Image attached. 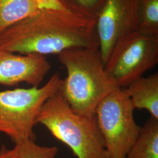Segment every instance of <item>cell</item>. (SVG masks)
Returning a JSON list of instances; mask_svg holds the SVG:
<instances>
[{
	"instance_id": "3",
	"label": "cell",
	"mask_w": 158,
	"mask_h": 158,
	"mask_svg": "<svg viewBox=\"0 0 158 158\" xmlns=\"http://www.w3.org/2000/svg\"><path fill=\"white\" fill-rule=\"evenodd\" d=\"M36 123L44 125L77 158H108L95 115L74 113L59 90L44 104Z\"/></svg>"
},
{
	"instance_id": "7",
	"label": "cell",
	"mask_w": 158,
	"mask_h": 158,
	"mask_svg": "<svg viewBox=\"0 0 158 158\" xmlns=\"http://www.w3.org/2000/svg\"><path fill=\"white\" fill-rule=\"evenodd\" d=\"M138 1H106L97 19L99 50L105 64L119 40L138 29Z\"/></svg>"
},
{
	"instance_id": "13",
	"label": "cell",
	"mask_w": 158,
	"mask_h": 158,
	"mask_svg": "<svg viewBox=\"0 0 158 158\" xmlns=\"http://www.w3.org/2000/svg\"><path fill=\"white\" fill-rule=\"evenodd\" d=\"M16 158H57L58 148L55 146H41L34 139H25L15 143Z\"/></svg>"
},
{
	"instance_id": "12",
	"label": "cell",
	"mask_w": 158,
	"mask_h": 158,
	"mask_svg": "<svg viewBox=\"0 0 158 158\" xmlns=\"http://www.w3.org/2000/svg\"><path fill=\"white\" fill-rule=\"evenodd\" d=\"M138 18L139 30L158 35V0H139Z\"/></svg>"
},
{
	"instance_id": "5",
	"label": "cell",
	"mask_w": 158,
	"mask_h": 158,
	"mask_svg": "<svg viewBox=\"0 0 158 158\" xmlns=\"http://www.w3.org/2000/svg\"><path fill=\"white\" fill-rule=\"evenodd\" d=\"M134 108L124 89H117L99 103L97 123L105 142L108 158H125L139 134Z\"/></svg>"
},
{
	"instance_id": "15",
	"label": "cell",
	"mask_w": 158,
	"mask_h": 158,
	"mask_svg": "<svg viewBox=\"0 0 158 158\" xmlns=\"http://www.w3.org/2000/svg\"><path fill=\"white\" fill-rule=\"evenodd\" d=\"M39 6L40 9L43 8H63L59 0H32Z\"/></svg>"
},
{
	"instance_id": "11",
	"label": "cell",
	"mask_w": 158,
	"mask_h": 158,
	"mask_svg": "<svg viewBox=\"0 0 158 158\" xmlns=\"http://www.w3.org/2000/svg\"><path fill=\"white\" fill-rule=\"evenodd\" d=\"M39 10L32 0H0V34Z\"/></svg>"
},
{
	"instance_id": "10",
	"label": "cell",
	"mask_w": 158,
	"mask_h": 158,
	"mask_svg": "<svg viewBox=\"0 0 158 158\" xmlns=\"http://www.w3.org/2000/svg\"><path fill=\"white\" fill-rule=\"evenodd\" d=\"M125 158H158V119L147 120Z\"/></svg>"
},
{
	"instance_id": "2",
	"label": "cell",
	"mask_w": 158,
	"mask_h": 158,
	"mask_svg": "<svg viewBox=\"0 0 158 158\" xmlns=\"http://www.w3.org/2000/svg\"><path fill=\"white\" fill-rule=\"evenodd\" d=\"M67 75L59 91L74 113L93 115L102 100L118 88L106 71L99 48H73L58 55Z\"/></svg>"
},
{
	"instance_id": "4",
	"label": "cell",
	"mask_w": 158,
	"mask_h": 158,
	"mask_svg": "<svg viewBox=\"0 0 158 158\" xmlns=\"http://www.w3.org/2000/svg\"><path fill=\"white\" fill-rule=\"evenodd\" d=\"M62 81L59 73H55L40 87L0 91V132L14 143L35 140L34 127L40 110L59 89Z\"/></svg>"
},
{
	"instance_id": "8",
	"label": "cell",
	"mask_w": 158,
	"mask_h": 158,
	"mask_svg": "<svg viewBox=\"0 0 158 158\" xmlns=\"http://www.w3.org/2000/svg\"><path fill=\"white\" fill-rule=\"evenodd\" d=\"M51 69L46 56L18 54L0 49V85L13 87L24 83L39 87Z\"/></svg>"
},
{
	"instance_id": "1",
	"label": "cell",
	"mask_w": 158,
	"mask_h": 158,
	"mask_svg": "<svg viewBox=\"0 0 158 158\" xmlns=\"http://www.w3.org/2000/svg\"><path fill=\"white\" fill-rule=\"evenodd\" d=\"M99 48L97 19L64 8L40 9L0 34V49L18 54L59 55Z\"/></svg>"
},
{
	"instance_id": "14",
	"label": "cell",
	"mask_w": 158,
	"mask_h": 158,
	"mask_svg": "<svg viewBox=\"0 0 158 158\" xmlns=\"http://www.w3.org/2000/svg\"><path fill=\"white\" fill-rule=\"evenodd\" d=\"M107 0H59L63 8L80 15L97 19Z\"/></svg>"
},
{
	"instance_id": "9",
	"label": "cell",
	"mask_w": 158,
	"mask_h": 158,
	"mask_svg": "<svg viewBox=\"0 0 158 158\" xmlns=\"http://www.w3.org/2000/svg\"><path fill=\"white\" fill-rule=\"evenodd\" d=\"M134 109L145 110L158 119V73L142 76L124 88Z\"/></svg>"
},
{
	"instance_id": "16",
	"label": "cell",
	"mask_w": 158,
	"mask_h": 158,
	"mask_svg": "<svg viewBox=\"0 0 158 158\" xmlns=\"http://www.w3.org/2000/svg\"><path fill=\"white\" fill-rule=\"evenodd\" d=\"M0 158H16L14 149H10L2 145L0 148Z\"/></svg>"
},
{
	"instance_id": "6",
	"label": "cell",
	"mask_w": 158,
	"mask_h": 158,
	"mask_svg": "<svg viewBox=\"0 0 158 158\" xmlns=\"http://www.w3.org/2000/svg\"><path fill=\"white\" fill-rule=\"evenodd\" d=\"M158 63V35L137 29L117 43L105 69L114 84L124 89Z\"/></svg>"
}]
</instances>
